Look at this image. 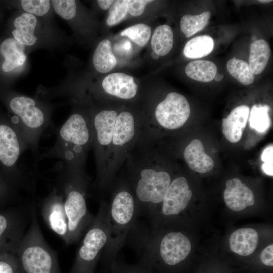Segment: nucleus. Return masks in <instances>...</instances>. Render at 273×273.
<instances>
[{"label": "nucleus", "mask_w": 273, "mask_h": 273, "mask_svg": "<svg viewBox=\"0 0 273 273\" xmlns=\"http://www.w3.org/2000/svg\"><path fill=\"white\" fill-rule=\"evenodd\" d=\"M157 156L154 141L142 135L129 154L121 174L133 192L140 215L151 221L172 181L170 173L160 167Z\"/></svg>", "instance_id": "1"}, {"label": "nucleus", "mask_w": 273, "mask_h": 273, "mask_svg": "<svg viewBox=\"0 0 273 273\" xmlns=\"http://www.w3.org/2000/svg\"><path fill=\"white\" fill-rule=\"evenodd\" d=\"M108 194L106 222L108 242L100 260L106 273L117 260V255L126 243L128 235L140 215L133 192L122 174L118 175Z\"/></svg>", "instance_id": "2"}, {"label": "nucleus", "mask_w": 273, "mask_h": 273, "mask_svg": "<svg viewBox=\"0 0 273 273\" xmlns=\"http://www.w3.org/2000/svg\"><path fill=\"white\" fill-rule=\"evenodd\" d=\"M92 140L90 112L75 111L58 130L54 145L39 159H58L68 169L87 173L86 163Z\"/></svg>", "instance_id": "3"}, {"label": "nucleus", "mask_w": 273, "mask_h": 273, "mask_svg": "<svg viewBox=\"0 0 273 273\" xmlns=\"http://www.w3.org/2000/svg\"><path fill=\"white\" fill-rule=\"evenodd\" d=\"M55 168L54 185L63 197L68 222L67 245H69L79 241L95 218L87 205L92 183L87 173L71 170L61 162Z\"/></svg>", "instance_id": "4"}, {"label": "nucleus", "mask_w": 273, "mask_h": 273, "mask_svg": "<svg viewBox=\"0 0 273 273\" xmlns=\"http://www.w3.org/2000/svg\"><path fill=\"white\" fill-rule=\"evenodd\" d=\"M30 212V225L15 254L19 273H62L57 254L47 243L40 229L34 201Z\"/></svg>", "instance_id": "5"}, {"label": "nucleus", "mask_w": 273, "mask_h": 273, "mask_svg": "<svg viewBox=\"0 0 273 273\" xmlns=\"http://www.w3.org/2000/svg\"><path fill=\"white\" fill-rule=\"evenodd\" d=\"M9 106L14 115L12 124L28 149L35 152L42 135L50 125L49 112L35 99L24 95L12 97Z\"/></svg>", "instance_id": "6"}, {"label": "nucleus", "mask_w": 273, "mask_h": 273, "mask_svg": "<svg viewBox=\"0 0 273 273\" xmlns=\"http://www.w3.org/2000/svg\"><path fill=\"white\" fill-rule=\"evenodd\" d=\"M190 114V105L185 96L176 92H170L151 113L140 114L142 135L154 140L159 129L169 131L179 129L185 124Z\"/></svg>", "instance_id": "7"}, {"label": "nucleus", "mask_w": 273, "mask_h": 273, "mask_svg": "<svg viewBox=\"0 0 273 273\" xmlns=\"http://www.w3.org/2000/svg\"><path fill=\"white\" fill-rule=\"evenodd\" d=\"M107 205L106 200H100L97 214L84 233L69 273H95L108 242Z\"/></svg>", "instance_id": "8"}, {"label": "nucleus", "mask_w": 273, "mask_h": 273, "mask_svg": "<svg viewBox=\"0 0 273 273\" xmlns=\"http://www.w3.org/2000/svg\"><path fill=\"white\" fill-rule=\"evenodd\" d=\"M30 208H17L0 212V255H15L31 219Z\"/></svg>", "instance_id": "9"}, {"label": "nucleus", "mask_w": 273, "mask_h": 273, "mask_svg": "<svg viewBox=\"0 0 273 273\" xmlns=\"http://www.w3.org/2000/svg\"><path fill=\"white\" fill-rule=\"evenodd\" d=\"M42 218L48 227L58 235L67 245L68 222L63 197L54 185L39 205Z\"/></svg>", "instance_id": "10"}, {"label": "nucleus", "mask_w": 273, "mask_h": 273, "mask_svg": "<svg viewBox=\"0 0 273 273\" xmlns=\"http://www.w3.org/2000/svg\"><path fill=\"white\" fill-rule=\"evenodd\" d=\"M192 192L186 178L178 176L172 180L159 209L151 221L154 225L163 218L174 217L188 206Z\"/></svg>", "instance_id": "11"}, {"label": "nucleus", "mask_w": 273, "mask_h": 273, "mask_svg": "<svg viewBox=\"0 0 273 273\" xmlns=\"http://www.w3.org/2000/svg\"><path fill=\"white\" fill-rule=\"evenodd\" d=\"M104 93L122 100H130L138 93V86L133 77L121 72L107 75L101 83Z\"/></svg>", "instance_id": "12"}, {"label": "nucleus", "mask_w": 273, "mask_h": 273, "mask_svg": "<svg viewBox=\"0 0 273 273\" xmlns=\"http://www.w3.org/2000/svg\"><path fill=\"white\" fill-rule=\"evenodd\" d=\"M223 197L226 206L234 211H241L255 203L252 190L237 178L226 181Z\"/></svg>", "instance_id": "13"}, {"label": "nucleus", "mask_w": 273, "mask_h": 273, "mask_svg": "<svg viewBox=\"0 0 273 273\" xmlns=\"http://www.w3.org/2000/svg\"><path fill=\"white\" fill-rule=\"evenodd\" d=\"M250 108L245 105L236 107L226 118L222 119V132L231 143H236L242 138L249 117Z\"/></svg>", "instance_id": "14"}, {"label": "nucleus", "mask_w": 273, "mask_h": 273, "mask_svg": "<svg viewBox=\"0 0 273 273\" xmlns=\"http://www.w3.org/2000/svg\"><path fill=\"white\" fill-rule=\"evenodd\" d=\"M183 157L190 168L200 173L208 172L214 167L213 159L205 152L203 144L199 139L193 140L186 147Z\"/></svg>", "instance_id": "15"}, {"label": "nucleus", "mask_w": 273, "mask_h": 273, "mask_svg": "<svg viewBox=\"0 0 273 273\" xmlns=\"http://www.w3.org/2000/svg\"><path fill=\"white\" fill-rule=\"evenodd\" d=\"M259 240L258 234L250 228H243L233 232L229 238L231 250L242 256L252 254L256 249Z\"/></svg>", "instance_id": "16"}, {"label": "nucleus", "mask_w": 273, "mask_h": 273, "mask_svg": "<svg viewBox=\"0 0 273 273\" xmlns=\"http://www.w3.org/2000/svg\"><path fill=\"white\" fill-rule=\"evenodd\" d=\"M37 23L36 16L26 12L23 13L14 20L13 38L25 47L34 46L37 41L35 35Z\"/></svg>", "instance_id": "17"}, {"label": "nucleus", "mask_w": 273, "mask_h": 273, "mask_svg": "<svg viewBox=\"0 0 273 273\" xmlns=\"http://www.w3.org/2000/svg\"><path fill=\"white\" fill-rule=\"evenodd\" d=\"M25 46L13 37L4 40L0 46V52L4 57L2 68L5 72H10L22 66L26 60Z\"/></svg>", "instance_id": "18"}, {"label": "nucleus", "mask_w": 273, "mask_h": 273, "mask_svg": "<svg viewBox=\"0 0 273 273\" xmlns=\"http://www.w3.org/2000/svg\"><path fill=\"white\" fill-rule=\"evenodd\" d=\"M92 61L95 69L101 73H108L115 68L117 60L109 40L104 39L99 43L94 52Z\"/></svg>", "instance_id": "19"}, {"label": "nucleus", "mask_w": 273, "mask_h": 273, "mask_svg": "<svg viewBox=\"0 0 273 273\" xmlns=\"http://www.w3.org/2000/svg\"><path fill=\"white\" fill-rule=\"evenodd\" d=\"M271 55L269 44L263 39L254 41L250 47L249 66L253 75L260 74L265 68Z\"/></svg>", "instance_id": "20"}, {"label": "nucleus", "mask_w": 273, "mask_h": 273, "mask_svg": "<svg viewBox=\"0 0 273 273\" xmlns=\"http://www.w3.org/2000/svg\"><path fill=\"white\" fill-rule=\"evenodd\" d=\"M217 71V66L214 63L204 60L192 61L185 68V73L189 78L202 82L212 81Z\"/></svg>", "instance_id": "21"}, {"label": "nucleus", "mask_w": 273, "mask_h": 273, "mask_svg": "<svg viewBox=\"0 0 273 273\" xmlns=\"http://www.w3.org/2000/svg\"><path fill=\"white\" fill-rule=\"evenodd\" d=\"M174 43L173 33L171 27L166 24L158 26L154 30L151 40L153 51L159 56L168 54Z\"/></svg>", "instance_id": "22"}, {"label": "nucleus", "mask_w": 273, "mask_h": 273, "mask_svg": "<svg viewBox=\"0 0 273 273\" xmlns=\"http://www.w3.org/2000/svg\"><path fill=\"white\" fill-rule=\"evenodd\" d=\"M214 47V42L211 37L200 35L188 41L184 47L183 52L188 58H201L210 54Z\"/></svg>", "instance_id": "23"}, {"label": "nucleus", "mask_w": 273, "mask_h": 273, "mask_svg": "<svg viewBox=\"0 0 273 273\" xmlns=\"http://www.w3.org/2000/svg\"><path fill=\"white\" fill-rule=\"evenodd\" d=\"M209 11H205L199 15H184L180 22V29L187 38H189L203 29L210 18Z\"/></svg>", "instance_id": "24"}, {"label": "nucleus", "mask_w": 273, "mask_h": 273, "mask_svg": "<svg viewBox=\"0 0 273 273\" xmlns=\"http://www.w3.org/2000/svg\"><path fill=\"white\" fill-rule=\"evenodd\" d=\"M226 67L230 74L240 83L247 85L253 82L254 76L246 62L233 57L228 61Z\"/></svg>", "instance_id": "25"}, {"label": "nucleus", "mask_w": 273, "mask_h": 273, "mask_svg": "<svg viewBox=\"0 0 273 273\" xmlns=\"http://www.w3.org/2000/svg\"><path fill=\"white\" fill-rule=\"evenodd\" d=\"M269 109V107L266 105L252 106L249 112V123L252 129L259 133H264L268 130L271 123Z\"/></svg>", "instance_id": "26"}, {"label": "nucleus", "mask_w": 273, "mask_h": 273, "mask_svg": "<svg viewBox=\"0 0 273 273\" xmlns=\"http://www.w3.org/2000/svg\"><path fill=\"white\" fill-rule=\"evenodd\" d=\"M120 35L128 37L139 47H144L150 38L151 29L146 24L139 23L124 29Z\"/></svg>", "instance_id": "27"}, {"label": "nucleus", "mask_w": 273, "mask_h": 273, "mask_svg": "<svg viewBox=\"0 0 273 273\" xmlns=\"http://www.w3.org/2000/svg\"><path fill=\"white\" fill-rule=\"evenodd\" d=\"M127 0L114 1L109 8L106 23L113 26L120 23L128 14Z\"/></svg>", "instance_id": "28"}, {"label": "nucleus", "mask_w": 273, "mask_h": 273, "mask_svg": "<svg viewBox=\"0 0 273 273\" xmlns=\"http://www.w3.org/2000/svg\"><path fill=\"white\" fill-rule=\"evenodd\" d=\"M51 4L55 13L64 20L73 18L76 14V4L74 0H53Z\"/></svg>", "instance_id": "29"}, {"label": "nucleus", "mask_w": 273, "mask_h": 273, "mask_svg": "<svg viewBox=\"0 0 273 273\" xmlns=\"http://www.w3.org/2000/svg\"><path fill=\"white\" fill-rule=\"evenodd\" d=\"M21 6L25 12L35 16L46 15L50 8L51 1L48 0H22Z\"/></svg>", "instance_id": "30"}, {"label": "nucleus", "mask_w": 273, "mask_h": 273, "mask_svg": "<svg viewBox=\"0 0 273 273\" xmlns=\"http://www.w3.org/2000/svg\"><path fill=\"white\" fill-rule=\"evenodd\" d=\"M107 273H156L152 270L137 262L135 264H128L123 261L116 260Z\"/></svg>", "instance_id": "31"}, {"label": "nucleus", "mask_w": 273, "mask_h": 273, "mask_svg": "<svg viewBox=\"0 0 273 273\" xmlns=\"http://www.w3.org/2000/svg\"><path fill=\"white\" fill-rule=\"evenodd\" d=\"M0 273H19L18 262L15 255L12 253L0 255Z\"/></svg>", "instance_id": "32"}, {"label": "nucleus", "mask_w": 273, "mask_h": 273, "mask_svg": "<svg viewBox=\"0 0 273 273\" xmlns=\"http://www.w3.org/2000/svg\"><path fill=\"white\" fill-rule=\"evenodd\" d=\"M273 147L272 145L266 147L263 151L261 155L262 161L264 163L262 165V171L269 176L273 175L272 168V155Z\"/></svg>", "instance_id": "33"}, {"label": "nucleus", "mask_w": 273, "mask_h": 273, "mask_svg": "<svg viewBox=\"0 0 273 273\" xmlns=\"http://www.w3.org/2000/svg\"><path fill=\"white\" fill-rule=\"evenodd\" d=\"M152 2L150 0H127L128 12L133 16H139L143 13L146 5Z\"/></svg>", "instance_id": "34"}, {"label": "nucleus", "mask_w": 273, "mask_h": 273, "mask_svg": "<svg viewBox=\"0 0 273 273\" xmlns=\"http://www.w3.org/2000/svg\"><path fill=\"white\" fill-rule=\"evenodd\" d=\"M261 262L266 266H273V245L271 244L265 247L260 255Z\"/></svg>", "instance_id": "35"}, {"label": "nucleus", "mask_w": 273, "mask_h": 273, "mask_svg": "<svg viewBox=\"0 0 273 273\" xmlns=\"http://www.w3.org/2000/svg\"><path fill=\"white\" fill-rule=\"evenodd\" d=\"M11 188L5 179L0 177V204L7 199L11 193Z\"/></svg>", "instance_id": "36"}, {"label": "nucleus", "mask_w": 273, "mask_h": 273, "mask_svg": "<svg viewBox=\"0 0 273 273\" xmlns=\"http://www.w3.org/2000/svg\"><path fill=\"white\" fill-rule=\"evenodd\" d=\"M114 1L112 0H98L97 2L101 9L106 10L110 8Z\"/></svg>", "instance_id": "37"}, {"label": "nucleus", "mask_w": 273, "mask_h": 273, "mask_svg": "<svg viewBox=\"0 0 273 273\" xmlns=\"http://www.w3.org/2000/svg\"><path fill=\"white\" fill-rule=\"evenodd\" d=\"M223 75L222 74L216 73L214 79L216 81L219 82V81H221L223 79Z\"/></svg>", "instance_id": "38"}, {"label": "nucleus", "mask_w": 273, "mask_h": 273, "mask_svg": "<svg viewBox=\"0 0 273 273\" xmlns=\"http://www.w3.org/2000/svg\"><path fill=\"white\" fill-rule=\"evenodd\" d=\"M151 55L152 57L154 59H158L160 57V56L157 53H156L153 51L151 52Z\"/></svg>", "instance_id": "39"}, {"label": "nucleus", "mask_w": 273, "mask_h": 273, "mask_svg": "<svg viewBox=\"0 0 273 273\" xmlns=\"http://www.w3.org/2000/svg\"><path fill=\"white\" fill-rule=\"evenodd\" d=\"M259 2H261V3H269V2H272V1H270V0H262V1H259Z\"/></svg>", "instance_id": "40"}]
</instances>
